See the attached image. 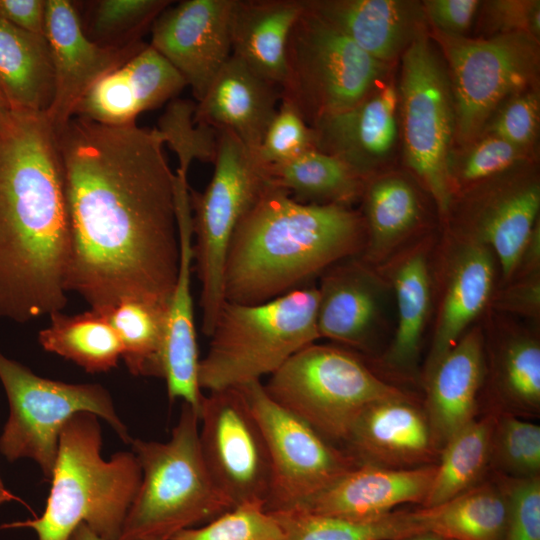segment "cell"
Returning a JSON list of instances; mask_svg holds the SVG:
<instances>
[{"instance_id":"7402d4cb","label":"cell","mask_w":540,"mask_h":540,"mask_svg":"<svg viewBox=\"0 0 540 540\" xmlns=\"http://www.w3.org/2000/svg\"><path fill=\"white\" fill-rule=\"evenodd\" d=\"M436 472V464L410 469L360 463L299 509L351 520L383 516L405 503L422 506Z\"/></svg>"},{"instance_id":"c3c4849f","label":"cell","mask_w":540,"mask_h":540,"mask_svg":"<svg viewBox=\"0 0 540 540\" xmlns=\"http://www.w3.org/2000/svg\"><path fill=\"white\" fill-rule=\"evenodd\" d=\"M479 0H425L423 10L431 29L451 36H465L478 13Z\"/></svg>"},{"instance_id":"7a4b0ae2","label":"cell","mask_w":540,"mask_h":540,"mask_svg":"<svg viewBox=\"0 0 540 540\" xmlns=\"http://www.w3.org/2000/svg\"><path fill=\"white\" fill-rule=\"evenodd\" d=\"M71 232L55 131L13 111L0 133V320L26 323L67 303Z\"/></svg>"},{"instance_id":"b9f144b4","label":"cell","mask_w":540,"mask_h":540,"mask_svg":"<svg viewBox=\"0 0 540 540\" xmlns=\"http://www.w3.org/2000/svg\"><path fill=\"white\" fill-rule=\"evenodd\" d=\"M171 1L167 0H101L95 2L88 32L92 41L104 46H126L135 36L152 25Z\"/></svg>"},{"instance_id":"836d02e7","label":"cell","mask_w":540,"mask_h":540,"mask_svg":"<svg viewBox=\"0 0 540 540\" xmlns=\"http://www.w3.org/2000/svg\"><path fill=\"white\" fill-rule=\"evenodd\" d=\"M496 413L475 418L458 430L440 451L423 508L442 505L483 482L491 467Z\"/></svg>"},{"instance_id":"5bb4252c","label":"cell","mask_w":540,"mask_h":540,"mask_svg":"<svg viewBox=\"0 0 540 540\" xmlns=\"http://www.w3.org/2000/svg\"><path fill=\"white\" fill-rule=\"evenodd\" d=\"M199 416L202 456L221 493L233 507L247 502L266 504L270 456L242 388L209 392L203 397Z\"/></svg>"},{"instance_id":"f35d334b","label":"cell","mask_w":540,"mask_h":540,"mask_svg":"<svg viewBox=\"0 0 540 540\" xmlns=\"http://www.w3.org/2000/svg\"><path fill=\"white\" fill-rule=\"evenodd\" d=\"M532 162V152L492 134L453 146L447 160L452 198L516 166Z\"/></svg>"},{"instance_id":"cb8c5ba5","label":"cell","mask_w":540,"mask_h":540,"mask_svg":"<svg viewBox=\"0 0 540 540\" xmlns=\"http://www.w3.org/2000/svg\"><path fill=\"white\" fill-rule=\"evenodd\" d=\"M371 57L390 65L427 30L422 2L412 0H302Z\"/></svg>"},{"instance_id":"603a6c76","label":"cell","mask_w":540,"mask_h":540,"mask_svg":"<svg viewBox=\"0 0 540 540\" xmlns=\"http://www.w3.org/2000/svg\"><path fill=\"white\" fill-rule=\"evenodd\" d=\"M320 277L319 337L365 349L382 317V284L378 276L359 255L333 264Z\"/></svg>"},{"instance_id":"1f68e13d","label":"cell","mask_w":540,"mask_h":540,"mask_svg":"<svg viewBox=\"0 0 540 540\" xmlns=\"http://www.w3.org/2000/svg\"><path fill=\"white\" fill-rule=\"evenodd\" d=\"M263 171L269 184L306 204L350 207L362 196L366 182L339 158L317 149Z\"/></svg>"},{"instance_id":"bcb514c9","label":"cell","mask_w":540,"mask_h":540,"mask_svg":"<svg viewBox=\"0 0 540 540\" xmlns=\"http://www.w3.org/2000/svg\"><path fill=\"white\" fill-rule=\"evenodd\" d=\"M507 500L504 540H540V476H495Z\"/></svg>"},{"instance_id":"484cf974","label":"cell","mask_w":540,"mask_h":540,"mask_svg":"<svg viewBox=\"0 0 540 540\" xmlns=\"http://www.w3.org/2000/svg\"><path fill=\"white\" fill-rule=\"evenodd\" d=\"M456 235V234H455ZM446 265L444 286L424 379L457 344L491 297L495 256L484 244L456 235Z\"/></svg>"},{"instance_id":"f5cc1de1","label":"cell","mask_w":540,"mask_h":540,"mask_svg":"<svg viewBox=\"0 0 540 540\" xmlns=\"http://www.w3.org/2000/svg\"><path fill=\"white\" fill-rule=\"evenodd\" d=\"M13 122V111L0 95V133L7 131Z\"/></svg>"},{"instance_id":"4fadbf2b","label":"cell","mask_w":540,"mask_h":540,"mask_svg":"<svg viewBox=\"0 0 540 540\" xmlns=\"http://www.w3.org/2000/svg\"><path fill=\"white\" fill-rule=\"evenodd\" d=\"M266 439L271 483L268 512L297 508L360 462L275 402L260 381L241 386Z\"/></svg>"},{"instance_id":"f546056e","label":"cell","mask_w":540,"mask_h":540,"mask_svg":"<svg viewBox=\"0 0 540 540\" xmlns=\"http://www.w3.org/2000/svg\"><path fill=\"white\" fill-rule=\"evenodd\" d=\"M389 277L396 301L397 324L384 363L400 373L414 372L431 304V276L427 249L420 244L393 262Z\"/></svg>"},{"instance_id":"e575fe53","label":"cell","mask_w":540,"mask_h":540,"mask_svg":"<svg viewBox=\"0 0 540 540\" xmlns=\"http://www.w3.org/2000/svg\"><path fill=\"white\" fill-rule=\"evenodd\" d=\"M47 327L38 334L45 351L68 359L89 373L107 372L121 358V344L104 312L89 309L67 315H49Z\"/></svg>"},{"instance_id":"44dd1931","label":"cell","mask_w":540,"mask_h":540,"mask_svg":"<svg viewBox=\"0 0 540 540\" xmlns=\"http://www.w3.org/2000/svg\"><path fill=\"white\" fill-rule=\"evenodd\" d=\"M346 444L360 463L391 469L433 465L440 454L424 410L410 397L380 401L366 408Z\"/></svg>"},{"instance_id":"e0dca14e","label":"cell","mask_w":540,"mask_h":540,"mask_svg":"<svg viewBox=\"0 0 540 540\" xmlns=\"http://www.w3.org/2000/svg\"><path fill=\"white\" fill-rule=\"evenodd\" d=\"M55 77L53 102L46 113L54 131L74 115L86 92L103 76L117 69L145 44L104 46L84 31L78 12L67 0H46L45 32Z\"/></svg>"},{"instance_id":"816d5d0a","label":"cell","mask_w":540,"mask_h":540,"mask_svg":"<svg viewBox=\"0 0 540 540\" xmlns=\"http://www.w3.org/2000/svg\"><path fill=\"white\" fill-rule=\"evenodd\" d=\"M68 540H104L92 531L85 523L79 524Z\"/></svg>"},{"instance_id":"6da1fadb","label":"cell","mask_w":540,"mask_h":540,"mask_svg":"<svg viewBox=\"0 0 540 540\" xmlns=\"http://www.w3.org/2000/svg\"><path fill=\"white\" fill-rule=\"evenodd\" d=\"M71 232L67 290L96 311L167 306L180 259L175 173L155 128L73 116L55 131Z\"/></svg>"},{"instance_id":"8992f818","label":"cell","mask_w":540,"mask_h":540,"mask_svg":"<svg viewBox=\"0 0 540 540\" xmlns=\"http://www.w3.org/2000/svg\"><path fill=\"white\" fill-rule=\"evenodd\" d=\"M317 287L306 285L274 299L242 304L225 300L199 361L198 383L209 392L241 387L277 371L320 339Z\"/></svg>"},{"instance_id":"52a82bcc","label":"cell","mask_w":540,"mask_h":540,"mask_svg":"<svg viewBox=\"0 0 540 540\" xmlns=\"http://www.w3.org/2000/svg\"><path fill=\"white\" fill-rule=\"evenodd\" d=\"M263 386L275 402L327 440L344 443L366 408L409 397L351 352L316 342L292 355Z\"/></svg>"},{"instance_id":"681fc988","label":"cell","mask_w":540,"mask_h":540,"mask_svg":"<svg viewBox=\"0 0 540 540\" xmlns=\"http://www.w3.org/2000/svg\"><path fill=\"white\" fill-rule=\"evenodd\" d=\"M46 0H0V19L30 33L44 34Z\"/></svg>"},{"instance_id":"9f6ffc18","label":"cell","mask_w":540,"mask_h":540,"mask_svg":"<svg viewBox=\"0 0 540 540\" xmlns=\"http://www.w3.org/2000/svg\"><path fill=\"white\" fill-rule=\"evenodd\" d=\"M444 540H450V539H444Z\"/></svg>"},{"instance_id":"11a10c76","label":"cell","mask_w":540,"mask_h":540,"mask_svg":"<svg viewBox=\"0 0 540 540\" xmlns=\"http://www.w3.org/2000/svg\"><path fill=\"white\" fill-rule=\"evenodd\" d=\"M400 540H444L442 537L435 535L433 533H420L415 534Z\"/></svg>"},{"instance_id":"ac0fdd59","label":"cell","mask_w":540,"mask_h":540,"mask_svg":"<svg viewBox=\"0 0 540 540\" xmlns=\"http://www.w3.org/2000/svg\"><path fill=\"white\" fill-rule=\"evenodd\" d=\"M187 174L175 172V204L180 259L167 305L163 379L170 400L181 399L200 412L204 395L198 383L199 355L191 292L193 263L192 214Z\"/></svg>"},{"instance_id":"60d3db41","label":"cell","mask_w":540,"mask_h":540,"mask_svg":"<svg viewBox=\"0 0 540 540\" xmlns=\"http://www.w3.org/2000/svg\"><path fill=\"white\" fill-rule=\"evenodd\" d=\"M491 467L516 478L540 476V427L508 413H496Z\"/></svg>"},{"instance_id":"ba28073f","label":"cell","mask_w":540,"mask_h":540,"mask_svg":"<svg viewBox=\"0 0 540 540\" xmlns=\"http://www.w3.org/2000/svg\"><path fill=\"white\" fill-rule=\"evenodd\" d=\"M389 66L303 5L286 45L281 101L312 127L357 105L380 85Z\"/></svg>"},{"instance_id":"83f0119b","label":"cell","mask_w":540,"mask_h":540,"mask_svg":"<svg viewBox=\"0 0 540 540\" xmlns=\"http://www.w3.org/2000/svg\"><path fill=\"white\" fill-rule=\"evenodd\" d=\"M302 10V0H233L231 55L281 87L288 37Z\"/></svg>"},{"instance_id":"7bdbcfd3","label":"cell","mask_w":540,"mask_h":540,"mask_svg":"<svg viewBox=\"0 0 540 540\" xmlns=\"http://www.w3.org/2000/svg\"><path fill=\"white\" fill-rule=\"evenodd\" d=\"M283 531L262 502L239 504L200 528H188L170 540H283Z\"/></svg>"},{"instance_id":"db71d44e","label":"cell","mask_w":540,"mask_h":540,"mask_svg":"<svg viewBox=\"0 0 540 540\" xmlns=\"http://www.w3.org/2000/svg\"><path fill=\"white\" fill-rule=\"evenodd\" d=\"M20 501V499L12 494L4 485L1 477H0V505L9 501Z\"/></svg>"},{"instance_id":"5b68a950","label":"cell","mask_w":540,"mask_h":540,"mask_svg":"<svg viewBox=\"0 0 540 540\" xmlns=\"http://www.w3.org/2000/svg\"><path fill=\"white\" fill-rule=\"evenodd\" d=\"M199 411L184 403L167 442L132 439L142 479L119 540H170L233 508L203 459Z\"/></svg>"},{"instance_id":"4dcf8cb0","label":"cell","mask_w":540,"mask_h":540,"mask_svg":"<svg viewBox=\"0 0 540 540\" xmlns=\"http://www.w3.org/2000/svg\"><path fill=\"white\" fill-rule=\"evenodd\" d=\"M366 245L362 260L368 265L382 262L416 228L421 203L414 186L397 174L373 176L362 193Z\"/></svg>"},{"instance_id":"f6af8a7d","label":"cell","mask_w":540,"mask_h":540,"mask_svg":"<svg viewBox=\"0 0 540 540\" xmlns=\"http://www.w3.org/2000/svg\"><path fill=\"white\" fill-rule=\"evenodd\" d=\"M539 112L538 88L523 91L506 100L496 110L481 134L496 135L532 152L538 132Z\"/></svg>"},{"instance_id":"ee69618b","label":"cell","mask_w":540,"mask_h":540,"mask_svg":"<svg viewBox=\"0 0 540 540\" xmlns=\"http://www.w3.org/2000/svg\"><path fill=\"white\" fill-rule=\"evenodd\" d=\"M313 149H316L314 129L291 105L280 101L277 113L253 157L263 168L290 161Z\"/></svg>"},{"instance_id":"d6a6232c","label":"cell","mask_w":540,"mask_h":540,"mask_svg":"<svg viewBox=\"0 0 540 540\" xmlns=\"http://www.w3.org/2000/svg\"><path fill=\"white\" fill-rule=\"evenodd\" d=\"M278 521L283 540H400L429 532L427 508L392 511L369 520H351L299 508L270 512Z\"/></svg>"},{"instance_id":"7dc6e473","label":"cell","mask_w":540,"mask_h":540,"mask_svg":"<svg viewBox=\"0 0 540 540\" xmlns=\"http://www.w3.org/2000/svg\"><path fill=\"white\" fill-rule=\"evenodd\" d=\"M479 30L487 36L525 32L540 38V1L491 0L481 2ZM477 13V14H478Z\"/></svg>"},{"instance_id":"8fae6325","label":"cell","mask_w":540,"mask_h":540,"mask_svg":"<svg viewBox=\"0 0 540 540\" xmlns=\"http://www.w3.org/2000/svg\"><path fill=\"white\" fill-rule=\"evenodd\" d=\"M0 381L9 402L0 452L10 462L32 459L46 481L52 476L61 429L76 413H93L109 423L122 441L132 440L109 391L100 384L43 378L1 352Z\"/></svg>"},{"instance_id":"3957f363","label":"cell","mask_w":540,"mask_h":540,"mask_svg":"<svg viewBox=\"0 0 540 540\" xmlns=\"http://www.w3.org/2000/svg\"><path fill=\"white\" fill-rule=\"evenodd\" d=\"M365 245L363 217L349 206L301 203L267 182L231 239L225 300L256 304L274 299L361 255Z\"/></svg>"},{"instance_id":"f907efd6","label":"cell","mask_w":540,"mask_h":540,"mask_svg":"<svg viewBox=\"0 0 540 540\" xmlns=\"http://www.w3.org/2000/svg\"><path fill=\"white\" fill-rule=\"evenodd\" d=\"M524 279L511 286L499 300V305L511 311L536 317L539 313V271L522 276Z\"/></svg>"},{"instance_id":"f1b7e54d","label":"cell","mask_w":540,"mask_h":540,"mask_svg":"<svg viewBox=\"0 0 540 540\" xmlns=\"http://www.w3.org/2000/svg\"><path fill=\"white\" fill-rule=\"evenodd\" d=\"M55 77L45 34L0 19V95L12 111L47 113Z\"/></svg>"},{"instance_id":"2e32d148","label":"cell","mask_w":540,"mask_h":540,"mask_svg":"<svg viewBox=\"0 0 540 540\" xmlns=\"http://www.w3.org/2000/svg\"><path fill=\"white\" fill-rule=\"evenodd\" d=\"M233 0H185L168 6L151 25L150 45L190 86L199 102L230 58Z\"/></svg>"},{"instance_id":"d590c367","label":"cell","mask_w":540,"mask_h":540,"mask_svg":"<svg viewBox=\"0 0 540 540\" xmlns=\"http://www.w3.org/2000/svg\"><path fill=\"white\" fill-rule=\"evenodd\" d=\"M104 312L121 344V358L135 376L163 378L167 306L137 298L119 301Z\"/></svg>"},{"instance_id":"d6986e66","label":"cell","mask_w":540,"mask_h":540,"mask_svg":"<svg viewBox=\"0 0 540 540\" xmlns=\"http://www.w3.org/2000/svg\"><path fill=\"white\" fill-rule=\"evenodd\" d=\"M187 86L180 73L150 44L100 78L77 104L74 115L120 125L176 98Z\"/></svg>"},{"instance_id":"30bf717a","label":"cell","mask_w":540,"mask_h":540,"mask_svg":"<svg viewBox=\"0 0 540 540\" xmlns=\"http://www.w3.org/2000/svg\"><path fill=\"white\" fill-rule=\"evenodd\" d=\"M214 172L202 192L189 188L193 262L201 284V330L210 336L225 302L224 276L231 239L267 184L263 168L240 139L218 131Z\"/></svg>"},{"instance_id":"9c48e42d","label":"cell","mask_w":540,"mask_h":540,"mask_svg":"<svg viewBox=\"0 0 540 540\" xmlns=\"http://www.w3.org/2000/svg\"><path fill=\"white\" fill-rule=\"evenodd\" d=\"M429 36L449 67L455 110L453 146L476 139L506 100L538 86L539 39L528 33L471 38L431 29Z\"/></svg>"},{"instance_id":"d4e9b609","label":"cell","mask_w":540,"mask_h":540,"mask_svg":"<svg viewBox=\"0 0 540 540\" xmlns=\"http://www.w3.org/2000/svg\"><path fill=\"white\" fill-rule=\"evenodd\" d=\"M280 101V86L231 55L204 97L196 102L194 122L231 131L254 155Z\"/></svg>"},{"instance_id":"ffe728a7","label":"cell","mask_w":540,"mask_h":540,"mask_svg":"<svg viewBox=\"0 0 540 540\" xmlns=\"http://www.w3.org/2000/svg\"><path fill=\"white\" fill-rule=\"evenodd\" d=\"M398 90L380 84L354 107L317 122L316 149L339 158L365 181L391 155L397 139Z\"/></svg>"},{"instance_id":"74e56055","label":"cell","mask_w":540,"mask_h":540,"mask_svg":"<svg viewBox=\"0 0 540 540\" xmlns=\"http://www.w3.org/2000/svg\"><path fill=\"white\" fill-rule=\"evenodd\" d=\"M499 413L538 415L540 410V345L528 335L510 339L497 364Z\"/></svg>"},{"instance_id":"277c9868","label":"cell","mask_w":540,"mask_h":540,"mask_svg":"<svg viewBox=\"0 0 540 540\" xmlns=\"http://www.w3.org/2000/svg\"><path fill=\"white\" fill-rule=\"evenodd\" d=\"M98 418L79 412L65 423L42 515L6 526L30 528L38 540H68L85 523L104 540L120 539L142 471L134 452H117L109 460L102 457Z\"/></svg>"},{"instance_id":"8d00e7d4","label":"cell","mask_w":540,"mask_h":540,"mask_svg":"<svg viewBox=\"0 0 540 540\" xmlns=\"http://www.w3.org/2000/svg\"><path fill=\"white\" fill-rule=\"evenodd\" d=\"M429 509L430 533L450 540H504L507 500L497 478Z\"/></svg>"},{"instance_id":"7c38bea8","label":"cell","mask_w":540,"mask_h":540,"mask_svg":"<svg viewBox=\"0 0 540 540\" xmlns=\"http://www.w3.org/2000/svg\"><path fill=\"white\" fill-rule=\"evenodd\" d=\"M398 99L401 102L404 158L446 217L452 202L447 160L454 144L455 110L447 70L426 31L401 56Z\"/></svg>"},{"instance_id":"4316f807","label":"cell","mask_w":540,"mask_h":540,"mask_svg":"<svg viewBox=\"0 0 540 540\" xmlns=\"http://www.w3.org/2000/svg\"><path fill=\"white\" fill-rule=\"evenodd\" d=\"M484 373V336L479 327H474L425 378L424 413L439 452L451 436L476 418Z\"/></svg>"},{"instance_id":"ab89813d","label":"cell","mask_w":540,"mask_h":540,"mask_svg":"<svg viewBox=\"0 0 540 540\" xmlns=\"http://www.w3.org/2000/svg\"><path fill=\"white\" fill-rule=\"evenodd\" d=\"M195 109L196 101L176 97L167 103L155 127L163 144L176 153L177 170L185 174L194 160L214 163L218 150V131L196 124Z\"/></svg>"},{"instance_id":"9a60e30c","label":"cell","mask_w":540,"mask_h":540,"mask_svg":"<svg viewBox=\"0 0 540 540\" xmlns=\"http://www.w3.org/2000/svg\"><path fill=\"white\" fill-rule=\"evenodd\" d=\"M539 177L532 162L516 166L452 198L454 233L486 245L510 280L537 226Z\"/></svg>"}]
</instances>
